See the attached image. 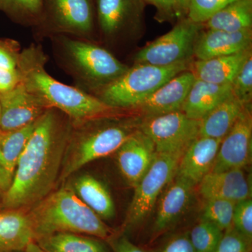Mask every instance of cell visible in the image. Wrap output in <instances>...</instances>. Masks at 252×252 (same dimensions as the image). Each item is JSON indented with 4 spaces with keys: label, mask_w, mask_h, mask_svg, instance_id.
Returning a JSON list of instances; mask_svg holds the SVG:
<instances>
[{
    "label": "cell",
    "mask_w": 252,
    "mask_h": 252,
    "mask_svg": "<svg viewBox=\"0 0 252 252\" xmlns=\"http://www.w3.org/2000/svg\"><path fill=\"white\" fill-rule=\"evenodd\" d=\"M203 25L183 19L168 32L135 55V63L168 66L189 62Z\"/></svg>",
    "instance_id": "cell-9"
},
{
    "label": "cell",
    "mask_w": 252,
    "mask_h": 252,
    "mask_svg": "<svg viewBox=\"0 0 252 252\" xmlns=\"http://www.w3.org/2000/svg\"><path fill=\"white\" fill-rule=\"evenodd\" d=\"M252 41V29L239 32L208 29L199 34L193 56L200 61L229 56L251 49Z\"/></svg>",
    "instance_id": "cell-17"
},
{
    "label": "cell",
    "mask_w": 252,
    "mask_h": 252,
    "mask_svg": "<svg viewBox=\"0 0 252 252\" xmlns=\"http://www.w3.org/2000/svg\"><path fill=\"white\" fill-rule=\"evenodd\" d=\"M35 238L28 214L21 210L0 212V252L25 251Z\"/></svg>",
    "instance_id": "cell-20"
},
{
    "label": "cell",
    "mask_w": 252,
    "mask_h": 252,
    "mask_svg": "<svg viewBox=\"0 0 252 252\" xmlns=\"http://www.w3.org/2000/svg\"><path fill=\"white\" fill-rule=\"evenodd\" d=\"M0 132H10L36 122L47 107L27 90L22 83L0 94Z\"/></svg>",
    "instance_id": "cell-11"
},
{
    "label": "cell",
    "mask_w": 252,
    "mask_h": 252,
    "mask_svg": "<svg viewBox=\"0 0 252 252\" xmlns=\"http://www.w3.org/2000/svg\"><path fill=\"white\" fill-rule=\"evenodd\" d=\"M36 122L16 130L4 133L1 132L0 140L1 160L5 171L11 180L18 160L34 130Z\"/></svg>",
    "instance_id": "cell-27"
},
{
    "label": "cell",
    "mask_w": 252,
    "mask_h": 252,
    "mask_svg": "<svg viewBox=\"0 0 252 252\" xmlns=\"http://www.w3.org/2000/svg\"><path fill=\"white\" fill-rule=\"evenodd\" d=\"M198 185L199 193L205 200L223 199L237 203L251 198V186L243 169L210 172Z\"/></svg>",
    "instance_id": "cell-18"
},
{
    "label": "cell",
    "mask_w": 252,
    "mask_h": 252,
    "mask_svg": "<svg viewBox=\"0 0 252 252\" xmlns=\"http://www.w3.org/2000/svg\"><path fill=\"white\" fill-rule=\"evenodd\" d=\"M161 252H195L190 238L187 235H181L170 240L162 249Z\"/></svg>",
    "instance_id": "cell-37"
},
{
    "label": "cell",
    "mask_w": 252,
    "mask_h": 252,
    "mask_svg": "<svg viewBox=\"0 0 252 252\" xmlns=\"http://www.w3.org/2000/svg\"><path fill=\"white\" fill-rule=\"evenodd\" d=\"M154 5L158 11L159 16L167 19L177 16L175 0H142Z\"/></svg>",
    "instance_id": "cell-38"
},
{
    "label": "cell",
    "mask_w": 252,
    "mask_h": 252,
    "mask_svg": "<svg viewBox=\"0 0 252 252\" xmlns=\"http://www.w3.org/2000/svg\"><path fill=\"white\" fill-rule=\"evenodd\" d=\"M233 227L245 238H252V201L251 198L235 204Z\"/></svg>",
    "instance_id": "cell-33"
},
{
    "label": "cell",
    "mask_w": 252,
    "mask_h": 252,
    "mask_svg": "<svg viewBox=\"0 0 252 252\" xmlns=\"http://www.w3.org/2000/svg\"><path fill=\"white\" fill-rule=\"evenodd\" d=\"M251 49L213 59L197 60L190 64V71L195 79L218 84V85H231L233 79L249 55Z\"/></svg>",
    "instance_id": "cell-21"
},
{
    "label": "cell",
    "mask_w": 252,
    "mask_h": 252,
    "mask_svg": "<svg viewBox=\"0 0 252 252\" xmlns=\"http://www.w3.org/2000/svg\"><path fill=\"white\" fill-rule=\"evenodd\" d=\"M25 252H45L44 250H41L40 247L35 243V242H32L28 245L27 248L25 250Z\"/></svg>",
    "instance_id": "cell-42"
},
{
    "label": "cell",
    "mask_w": 252,
    "mask_h": 252,
    "mask_svg": "<svg viewBox=\"0 0 252 252\" xmlns=\"http://www.w3.org/2000/svg\"><path fill=\"white\" fill-rule=\"evenodd\" d=\"M182 157L180 154H156L149 170L134 188L126 226H135L149 216L160 193L175 177Z\"/></svg>",
    "instance_id": "cell-8"
},
{
    "label": "cell",
    "mask_w": 252,
    "mask_h": 252,
    "mask_svg": "<svg viewBox=\"0 0 252 252\" xmlns=\"http://www.w3.org/2000/svg\"><path fill=\"white\" fill-rule=\"evenodd\" d=\"M246 106L232 94L200 120L199 137L221 141L231 130Z\"/></svg>",
    "instance_id": "cell-23"
},
{
    "label": "cell",
    "mask_w": 252,
    "mask_h": 252,
    "mask_svg": "<svg viewBox=\"0 0 252 252\" xmlns=\"http://www.w3.org/2000/svg\"><path fill=\"white\" fill-rule=\"evenodd\" d=\"M156 154L153 142L140 127L121 146L117 152L118 165L129 185L135 188L149 170Z\"/></svg>",
    "instance_id": "cell-13"
},
{
    "label": "cell",
    "mask_w": 252,
    "mask_h": 252,
    "mask_svg": "<svg viewBox=\"0 0 252 252\" xmlns=\"http://www.w3.org/2000/svg\"><path fill=\"white\" fill-rule=\"evenodd\" d=\"M28 214L35 240L58 233L92 235L102 240H109L112 235L108 225L71 189L51 192Z\"/></svg>",
    "instance_id": "cell-3"
},
{
    "label": "cell",
    "mask_w": 252,
    "mask_h": 252,
    "mask_svg": "<svg viewBox=\"0 0 252 252\" xmlns=\"http://www.w3.org/2000/svg\"><path fill=\"white\" fill-rule=\"evenodd\" d=\"M190 66L189 62L168 66L135 63L122 77L92 94L114 108L132 110L172 78L189 70Z\"/></svg>",
    "instance_id": "cell-6"
},
{
    "label": "cell",
    "mask_w": 252,
    "mask_h": 252,
    "mask_svg": "<svg viewBox=\"0 0 252 252\" xmlns=\"http://www.w3.org/2000/svg\"><path fill=\"white\" fill-rule=\"evenodd\" d=\"M231 94V85L195 79L181 111L190 119L200 121Z\"/></svg>",
    "instance_id": "cell-22"
},
{
    "label": "cell",
    "mask_w": 252,
    "mask_h": 252,
    "mask_svg": "<svg viewBox=\"0 0 252 252\" xmlns=\"http://www.w3.org/2000/svg\"><path fill=\"white\" fill-rule=\"evenodd\" d=\"M44 0H0V11L23 22H36L40 18Z\"/></svg>",
    "instance_id": "cell-29"
},
{
    "label": "cell",
    "mask_w": 252,
    "mask_h": 252,
    "mask_svg": "<svg viewBox=\"0 0 252 252\" xmlns=\"http://www.w3.org/2000/svg\"><path fill=\"white\" fill-rule=\"evenodd\" d=\"M193 188V185L176 175L169 182L158 206L154 233L170 228L185 213L190 204Z\"/></svg>",
    "instance_id": "cell-19"
},
{
    "label": "cell",
    "mask_w": 252,
    "mask_h": 252,
    "mask_svg": "<svg viewBox=\"0 0 252 252\" xmlns=\"http://www.w3.org/2000/svg\"><path fill=\"white\" fill-rule=\"evenodd\" d=\"M0 117H1V107H0Z\"/></svg>",
    "instance_id": "cell-43"
},
{
    "label": "cell",
    "mask_w": 252,
    "mask_h": 252,
    "mask_svg": "<svg viewBox=\"0 0 252 252\" xmlns=\"http://www.w3.org/2000/svg\"><path fill=\"white\" fill-rule=\"evenodd\" d=\"M251 245L252 240L232 227L224 231L215 252H250Z\"/></svg>",
    "instance_id": "cell-34"
},
{
    "label": "cell",
    "mask_w": 252,
    "mask_h": 252,
    "mask_svg": "<svg viewBox=\"0 0 252 252\" xmlns=\"http://www.w3.org/2000/svg\"><path fill=\"white\" fill-rule=\"evenodd\" d=\"M51 31L58 35L89 36L94 28L91 0H49Z\"/></svg>",
    "instance_id": "cell-12"
},
{
    "label": "cell",
    "mask_w": 252,
    "mask_h": 252,
    "mask_svg": "<svg viewBox=\"0 0 252 252\" xmlns=\"http://www.w3.org/2000/svg\"><path fill=\"white\" fill-rule=\"evenodd\" d=\"M203 26L207 29L239 32L252 29V0H237L212 16Z\"/></svg>",
    "instance_id": "cell-25"
},
{
    "label": "cell",
    "mask_w": 252,
    "mask_h": 252,
    "mask_svg": "<svg viewBox=\"0 0 252 252\" xmlns=\"http://www.w3.org/2000/svg\"><path fill=\"white\" fill-rule=\"evenodd\" d=\"M202 219L210 222L222 231L233 227L235 203L223 199L205 200Z\"/></svg>",
    "instance_id": "cell-28"
},
{
    "label": "cell",
    "mask_w": 252,
    "mask_h": 252,
    "mask_svg": "<svg viewBox=\"0 0 252 252\" xmlns=\"http://www.w3.org/2000/svg\"><path fill=\"white\" fill-rule=\"evenodd\" d=\"M220 141L198 137L181 157L176 176L195 187L211 172L218 153Z\"/></svg>",
    "instance_id": "cell-16"
},
{
    "label": "cell",
    "mask_w": 252,
    "mask_h": 252,
    "mask_svg": "<svg viewBox=\"0 0 252 252\" xmlns=\"http://www.w3.org/2000/svg\"><path fill=\"white\" fill-rule=\"evenodd\" d=\"M1 132H0V140H1ZM12 180L8 176L3 167L1 160V151H0V189L3 191H6L11 185Z\"/></svg>",
    "instance_id": "cell-40"
},
{
    "label": "cell",
    "mask_w": 252,
    "mask_h": 252,
    "mask_svg": "<svg viewBox=\"0 0 252 252\" xmlns=\"http://www.w3.org/2000/svg\"><path fill=\"white\" fill-rule=\"evenodd\" d=\"M114 115L107 118V124L97 125L94 119L73 125L60 182H63L89 162L117 152L140 127L141 122L137 124L132 121H110Z\"/></svg>",
    "instance_id": "cell-5"
},
{
    "label": "cell",
    "mask_w": 252,
    "mask_h": 252,
    "mask_svg": "<svg viewBox=\"0 0 252 252\" xmlns=\"http://www.w3.org/2000/svg\"><path fill=\"white\" fill-rule=\"evenodd\" d=\"M72 127L70 119L54 108L36 120L11 185L4 192V210L34 205L51 193L58 183Z\"/></svg>",
    "instance_id": "cell-1"
},
{
    "label": "cell",
    "mask_w": 252,
    "mask_h": 252,
    "mask_svg": "<svg viewBox=\"0 0 252 252\" xmlns=\"http://www.w3.org/2000/svg\"><path fill=\"white\" fill-rule=\"evenodd\" d=\"M46 56L40 46L32 44L21 51L17 69L21 83L47 108L57 109L74 126L114 115L122 109L114 108L94 94L55 79L45 69Z\"/></svg>",
    "instance_id": "cell-2"
},
{
    "label": "cell",
    "mask_w": 252,
    "mask_h": 252,
    "mask_svg": "<svg viewBox=\"0 0 252 252\" xmlns=\"http://www.w3.org/2000/svg\"><path fill=\"white\" fill-rule=\"evenodd\" d=\"M223 231L201 219L190 231L189 238L195 252H215Z\"/></svg>",
    "instance_id": "cell-30"
},
{
    "label": "cell",
    "mask_w": 252,
    "mask_h": 252,
    "mask_svg": "<svg viewBox=\"0 0 252 252\" xmlns=\"http://www.w3.org/2000/svg\"><path fill=\"white\" fill-rule=\"evenodd\" d=\"M52 39L64 69L93 93L117 80L128 69L107 49L90 41L62 34Z\"/></svg>",
    "instance_id": "cell-4"
},
{
    "label": "cell",
    "mask_w": 252,
    "mask_h": 252,
    "mask_svg": "<svg viewBox=\"0 0 252 252\" xmlns=\"http://www.w3.org/2000/svg\"><path fill=\"white\" fill-rule=\"evenodd\" d=\"M237 0H190L188 18L193 23L204 24L227 5Z\"/></svg>",
    "instance_id": "cell-32"
},
{
    "label": "cell",
    "mask_w": 252,
    "mask_h": 252,
    "mask_svg": "<svg viewBox=\"0 0 252 252\" xmlns=\"http://www.w3.org/2000/svg\"><path fill=\"white\" fill-rule=\"evenodd\" d=\"M232 94L245 105L252 98V54L249 55L231 84Z\"/></svg>",
    "instance_id": "cell-31"
},
{
    "label": "cell",
    "mask_w": 252,
    "mask_h": 252,
    "mask_svg": "<svg viewBox=\"0 0 252 252\" xmlns=\"http://www.w3.org/2000/svg\"><path fill=\"white\" fill-rule=\"evenodd\" d=\"M177 16L188 14L190 0H175Z\"/></svg>",
    "instance_id": "cell-41"
},
{
    "label": "cell",
    "mask_w": 252,
    "mask_h": 252,
    "mask_svg": "<svg viewBox=\"0 0 252 252\" xmlns=\"http://www.w3.org/2000/svg\"><path fill=\"white\" fill-rule=\"evenodd\" d=\"M115 252H144L131 243L127 238H122L115 245Z\"/></svg>",
    "instance_id": "cell-39"
},
{
    "label": "cell",
    "mask_w": 252,
    "mask_h": 252,
    "mask_svg": "<svg viewBox=\"0 0 252 252\" xmlns=\"http://www.w3.org/2000/svg\"><path fill=\"white\" fill-rule=\"evenodd\" d=\"M21 82V75L18 69L10 70L0 67V94L14 89Z\"/></svg>",
    "instance_id": "cell-36"
},
{
    "label": "cell",
    "mask_w": 252,
    "mask_h": 252,
    "mask_svg": "<svg viewBox=\"0 0 252 252\" xmlns=\"http://www.w3.org/2000/svg\"><path fill=\"white\" fill-rule=\"evenodd\" d=\"M74 191L102 220H109L114 216L115 205L112 195L105 186L93 176L78 177L74 182Z\"/></svg>",
    "instance_id": "cell-24"
},
{
    "label": "cell",
    "mask_w": 252,
    "mask_h": 252,
    "mask_svg": "<svg viewBox=\"0 0 252 252\" xmlns=\"http://www.w3.org/2000/svg\"><path fill=\"white\" fill-rule=\"evenodd\" d=\"M200 124V121L177 111L144 118L140 130L153 142L157 154L183 155L199 137Z\"/></svg>",
    "instance_id": "cell-7"
},
{
    "label": "cell",
    "mask_w": 252,
    "mask_h": 252,
    "mask_svg": "<svg viewBox=\"0 0 252 252\" xmlns=\"http://www.w3.org/2000/svg\"><path fill=\"white\" fill-rule=\"evenodd\" d=\"M20 52L14 41L0 40V67L10 70L17 69Z\"/></svg>",
    "instance_id": "cell-35"
},
{
    "label": "cell",
    "mask_w": 252,
    "mask_h": 252,
    "mask_svg": "<svg viewBox=\"0 0 252 252\" xmlns=\"http://www.w3.org/2000/svg\"><path fill=\"white\" fill-rule=\"evenodd\" d=\"M195 80L190 69L180 73L154 91L132 110L140 112L144 118L181 111Z\"/></svg>",
    "instance_id": "cell-15"
},
{
    "label": "cell",
    "mask_w": 252,
    "mask_h": 252,
    "mask_svg": "<svg viewBox=\"0 0 252 252\" xmlns=\"http://www.w3.org/2000/svg\"><path fill=\"white\" fill-rule=\"evenodd\" d=\"M142 0H97L101 31L108 39H116L132 31L141 22Z\"/></svg>",
    "instance_id": "cell-14"
},
{
    "label": "cell",
    "mask_w": 252,
    "mask_h": 252,
    "mask_svg": "<svg viewBox=\"0 0 252 252\" xmlns=\"http://www.w3.org/2000/svg\"><path fill=\"white\" fill-rule=\"evenodd\" d=\"M252 117L246 106L231 130L220 141L211 172L243 169L251 162Z\"/></svg>",
    "instance_id": "cell-10"
},
{
    "label": "cell",
    "mask_w": 252,
    "mask_h": 252,
    "mask_svg": "<svg viewBox=\"0 0 252 252\" xmlns=\"http://www.w3.org/2000/svg\"><path fill=\"white\" fill-rule=\"evenodd\" d=\"M45 252H107L100 242L81 234L58 233L36 239Z\"/></svg>",
    "instance_id": "cell-26"
}]
</instances>
